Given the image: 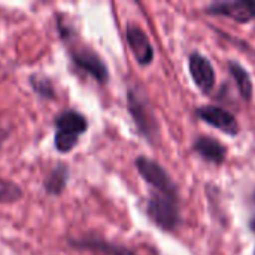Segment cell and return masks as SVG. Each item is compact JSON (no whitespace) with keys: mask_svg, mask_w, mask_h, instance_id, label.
I'll return each instance as SVG.
<instances>
[{"mask_svg":"<svg viewBox=\"0 0 255 255\" xmlns=\"http://www.w3.org/2000/svg\"><path fill=\"white\" fill-rule=\"evenodd\" d=\"M148 214L152 221L163 230H173L181 223L176 194L155 191L148 202Z\"/></svg>","mask_w":255,"mask_h":255,"instance_id":"1","label":"cell"},{"mask_svg":"<svg viewBox=\"0 0 255 255\" xmlns=\"http://www.w3.org/2000/svg\"><path fill=\"white\" fill-rule=\"evenodd\" d=\"M128 106L130 112L139 127V130L148 137L154 139L158 133V123L151 111V106L145 97H142L137 90L128 91Z\"/></svg>","mask_w":255,"mask_h":255,"instance_id":"2","label":"cell"},{"mask_svg":"<svg viewBox=\"0 0 255 255\" xmlns=\"http://www.w3.org/2000/svg\"><path fill=\"white\" fill-rule=\"evenodd\" d=\"M136 167L142 175V178L149 185H152L155 191L166 193V194H176V188L175 184L172 182V178L158 163L145 157H139L136 160Z\"/></svg>","mask_w":255,"mask_h":255,"instance_id":"3","label":"cell"},{"mask_svg":"<svg viewBox=\"0 0 255 255\" xmlns=\"http://www.w3.org/2000/svg\"><path fill=\"white\" fill-rule=\"evenodd\" d=\"M70 57H72V61H73L75 66H78L84 72L90 73L100 84H105L109 79V72H108L106 64L90 48H87V46H72Z\"/></svg>","mask_w":255,"mask_h":255,"instance_id":"4","label":"cell"},{"mask_svg":"<svg viewBox=\"0 0 255 255\" xmlns=\"http://www.w3.org/2000/svg\"><path fill=\"white\" fill-rule=\"evenodd\" d=\"M206 13L223 15L233 18L239 22H248L255 18V1L238 0V1H217L206 7Z\"/></svg>","mask_w":255,"mask_h":255,"instance_id":"5","label":"cell"},{"mask_svg":"<svg viewBox=\"0 0 255 255\" xmlns=\"http://www.w3.org/2000/svg\"><path fill=\"white\" fill-rule=\"evenodd\" d=\"M197 115L206 121L208 124L214 126L215 128L224 131L226 134H238L239 131V124L236 118L226 109L218 108V106H202L197 109Z\"/></svg>","mask_w":255,"mask_h":255,"instance_id":"6","label":"cell"},{"mask_svg":"<svg viewBox=\"0 0 255 255\" xmlns=\"http://www.w3.org/2000/svg\"><path fill=\"white\" fill-rule=\"evenodd\" d=\"M190 72L191 76L196 82V85L203 91V93H209L214 85H215V72L214 67L211 64V61L203 57L199 52L191 54L190 57Z\"/></svg>","mask_w":255,"mask_h":255,"instance_id":"7","label":"cell"},{"mask_svg":"<svg viewBox=\"0 0 255 255\" xmlns=\"http://www.w3.org/2000/svg\"><path fill=\"white\" fill-rule=\"evenodd\" d=\"M127 40H128V45H130L136 60L139 61V64H142V66L151 64V61L154 60V49H152V45H151L146 33L142 28H139L137 25H128L127 27Z\"/></svg>","mask_w":255,"mask_h":255,"instance_id":"8","label":"cell"},{"mask_svg":"<svg viewBox=\"0 0 255 255\" xmlns=\"http://www.w3.org/2000/svg\"><path fill=\"white\" fill-rule=\"evenodd\" d=\"M55 127H57V131H61V133L79 137L81 134H84L87 131L88 123H87V118L82 114L69 109V111L61 112L57 117Z\"/></svg>","mask_w":255,"mask_h":255,"instance_id":"9","label":"cell"},{"mask_svg":"<svg viewBox=\"0 0 255 255\" xmlns=\"http://www.w3.org/2000/svg\"><path fill=\"white\" fill-rule=\"evenodd\" d=\"M194 148L205 160H208L211 163L221 164L226 158V148L220 142H217L215 139L200 137L196 140Z\"/></svg>","mask_w":255,"mask_h":255,"instance_id":"10","label":"cell"},{"mask_svg":"<svg viewBox=\"0 0 255 255\" xmlns=\"http://www.w3.org/2000/svg\"><path fill=\"white\" fill-rule=\"evenodd\" d=\"M70 245L75 248H84V250H91V251H99L106 255H134L130 250L114 245L100 239H81V241H69Z\"/></svg>","mask_w":255,"mask_h":255,"instance_id":"11","label":"cell"},{"mask_svg":"<svg viewBox=\"0 0 255 255\" xmlns=\"http://www.w3.org/2000/svg\"><path fill=\"white\" fill-rule=\"evenodd\" d=\"M69 181V169L64 164H58L45 179L43 188L51 196H58L63 193Z\"/></svg>","mask_w":255,"mask_h":255,"instance_id":"12","label":"cell"},{"mask_svg":"<svg viewBox=\"0 0 255 255\" xmlns=\"http://www.w3.org/2000/svg\"><path fill=\"white\" fill-rule=\"evenodd\" d=\"M229 67H230V72H232L235 81L238 82V88H239L241 96L245 97V99H251V96H253V82H251V78H250L248 72L239 63H235V61H232L229 64Z\"/></svg>","mask_w":255,"mask_h":255,"instance_id":"13","label":"cell"},{"mask_svg":"<svg viewBox=\"0 0 255 255\" xmlns=\"http://www.w3.org/2000/svg\"><path fill=\"white\" fill-rule=\"evenodd\" d=\"M30 82L33 90L43 99H55V88L51 82L49 78H46L45 75L40 73H34L30 76Z\"/></svg>","mask_w":255,"mask_h":255,"instance_id":"14","label":"cell"},{"mask_svg":"<svg viewBox=\"0 0 255 255\" xmlns=\"http://www.w3.org/2000/svg\"><path fill=\"white\" fill-rule=\"evenodd\" d=\"M22 199V190L12 181L0 178V203L10 205Z\"/></svg>","mask_w":255,"mask_h":255,"instance_id":"15","label":"cell"},{"mask_svg":"<svg viewBox=\"0 0 255 255\" xmlns=\"http://www.w3.org/2000/svg\"><path fill=\"white\" fill-rule=\"evenodd\" d=\"M78 140H79L78 136L66 134V133H61V131H55V136H54L55 149L60 151V152H63V154L70 152L78 145Z\"/></svg>","mask_w":255,"mask_h":255,"instance_id":"16","label":"cell"},{"mask_svg":"<svg viewBox=\"0 0 255 255\" xmlns=\"http://www.w3.org/2000/svg\"><path fill=\"white\" fill-rule=\"evenodd\" d=\"M9 136V127L3 124V121H0V146L1 143L6 140V137Z\"/></svg>","mask_w":255,"mask_h":255,"instance_id":"17","label":"cell"},{"mask_svg":"<svg viewBox=\"0 0 255 255\" xmlns=\"http://www.w3.org/2000/svg\"><path fill=\"white\" fill-rule=\"evenodd\" d=\"M250 226H251V229H253V230L255 232V218L253 220V221H251V224H250Z\"/></svg>","mask_w":255,"mask_h":255,"instance_id":"18","label":"cell"}]
</instances>
